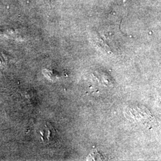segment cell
Here are the masks:
<instances>
[{
    "mask_svg": "<svg viewBox=\"0 0 161 161\" xmlns=\"http://www.w3.org/2000/svg\"><path fill=\"white\" fill-rule=\"evenodd\" d=\"M92 160L93 161H96V160H103V157L102 155H101V154L98 153L97 152L96 153H92Z\"/></svg>",
    "mask_w": 161,
    "mask_h": 161,
    "instance_id": "2",
    "label": "cell"
},
{
    "mask_svg": "<svg viewBox=\"0 0 161 161\" xmlns=\"http://www.w3.org/2000/svg\"><path fill=\"white\" fill-rule=\"evenodd\" d=\"M145 111V108L141 109L139 107H135V108H129L128 113L131 115V117L134 118L136 120L139 121H142L145 123V121H149L151 117L150 115V112Z\"/></svg>",
    "mask_w": 161,
    "mask_h": 161,
    "instance_id": "1",
    "label": "cell"
}]
</instances>
